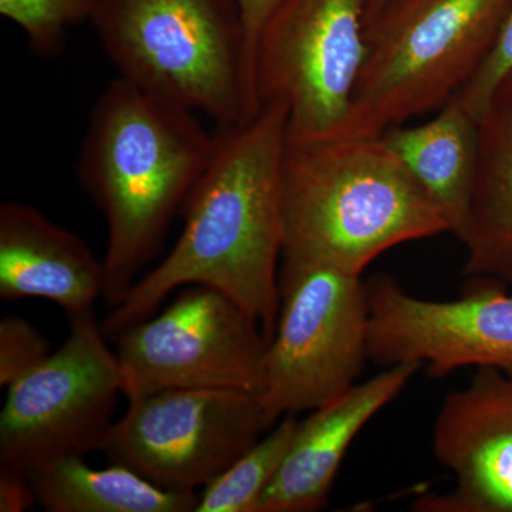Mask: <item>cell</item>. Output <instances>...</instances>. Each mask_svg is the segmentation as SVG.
<instances>
[{
    "label": "cell",
    "instance_id": "1",
    "mask_svg": "<svg viewBox=\"0 0 512 512\" xmlns=\"http://www.w3.org/2000/svg\"><path fill=\"white\" fill-rule=\"evenodd\" d=\"M288 120V104L274 100L251 120L218 128L214 156L185 201L180 238L101 322L107 339L150 318L171 292L190 285L227 293L272 338L281 305Z\"/></svg>",
    "mask_w": 512,
    "mask_h": 512
},
{
    "label": "cell",
    "instance_id": "2",
    "mask_svg": "<svg viewBox=\"0 0 512 512\" xmlns=\"http://www.w3.org/2000/svg\"><path fill=\"white\" fill-rule=\"evenodd\" d=\"M217 134L195 113L117 77L90 114L77 177L107 224L103 298L116 308L160 252L207 170Z\"/></svg>",
    "mask_w": 512,
    "mask_h": 512
},
{
    "label": "cell",
    "instance_id": "3",
    "mask_svg": "<svg viewBox=\"0 0 512 512\" xmlns=\"http://www.w3.org/2000/svg\"><path fill=\"white\" fill-rule=\"evenodd\" d=\"M284 252L362 275L404 242L450 232L416 178L380 137L286 141Z\"/></svg>",
    "mask_w": 512,
    "mask_h": 512
},
{
    "label": "cell",
    "instance_id": "4",
    "mask_svg": "<svg viewBox=\"0 0 512 512\" xmlns=\"http://www.w3.org/2000/svg\"><path fill=\"white\" fill-rule=\"evenodd\" d=\"M92 23L121 79L231 128L258 113L231 0H101Z\"/></svg>",
    "mask_w": 512,
    "mask_h": 512
},
{
    "label": "cell",
    "instance_id": "5",
    "mask_svg": "<svg viewBox=\"0 0 512 512\" xmlns=\"http://www.w3.org/2000/svg\"><path fill=\"white\" fill-rule=\"evenodd\" d=\"M512 0H386L366 22V56L339 133L380 137L441 109L483 66Z\"/></svg>",
    "mask_w": 512,
    "mask_h": 512
},
{
    "label": "cell",
    "instance_id": "6",
    "mask_svg": "<svg viewBox=\"0 0 512 512\" xmlns=\"http://www.w3.org/2000/svg\"><path fill=\"white\" fill-rule=\"evenodd\" d=\"M279 296L259 393L271 426L288 414L319 409L356 384L369 333L362 275L320 259L282 255Z\"/></svg>",
    "mask_w": 512,
    "mask_h": 512
},
{
    "label": "cell",
    "instance_id": "7",
    "mask_svg": "<svg viewBox=\"0 0 512 512\" xmlns=\"http://www.w3.org/2000/svg\"><path fill=\"white\" fill-rule=\"evenodd\" d=\"M94 313L70 318L56 352L6 387L0 467L30 474L64 457L101 451L123 396L116 352Z\"/></svg>",
    "mask_w": 512,
    "mask_h": 512
},
{
    "label": "cell",
    "instance_id": "8",
    "mask_svg": "<svg viewBox=\"0 0 512 512\" xmlns=\"http://www.w3.org/2000/svg\"><path fill=\"white\" fill-rule=\"evenodd\" d=\"M113 342L127 402L177 389L261 393L264 329L235 299L211 286L190 285Z\"/></svg>",
    "mask_w": 512,
    "mask_h": 512
},
{
    "label": "cell",
    "instance_id": "9",
    "mask_svg": "<svg viewBox=\"0 0 512 512\" xmlns=\"http://www.w3.org/2000/svg\"><path fill=\"white\" fill-rule=\"evenodd\" d=\"M367 0H282L254 59L259 109L288 104V138L330 136L348 120L366 56Z\"/></svg>",
    "mask_w": 512,
    "mask_h": 512
},
{
    "label": "cell",
    "instance_id": "10",
    "mask_svg": "<svg viewBox=\"0 0 512 512\" xmlns=\"http://www.w3.org/2000/svg\"><path fill=\"white\" fill-rule=\"evenodd\" d=\"M272 427L259 394L164 390L128 400L101 451L158 487L198 493Z\"/></svg>",
    "mask_w": 512,
    "mask_h": 512
},
{
    "label": "cell",
    "instance_id": "11",
    "mask_svg": "<svg viewBox=\"0 0 512 512\" xmlns=\"http://www.w3.org/2000/svg\"><path fill=\"white\" fill-rule=\"evenodd\" d=\"M366 291L367 359L376 365L420 363L434 377L468 366H512V293L497 284L481 282L453 301H429L377 275Z\"/></svg>",
    "mask_w": 512,
    "mask_h": 512
},
{
    "label": "cell",
    "instance_id": "12",
    "mask_svg": "<svg viewBox=\"0 0 512 512\" xmlns=\"http://www.w3.org/2000/svg\"><path fill=\"white\" fill-rule=\"evenodd\" d=\"M476 370L434 420L433 453L454 487L419 495L414 511L512 512V366Z\"/></svg>",
    "mask_w": 512,
    "mask_h": 512
},
{
    "label": "cell",
    "instance_id": "13",
    "mask_svg": "<svg viewBox=\"0 0 512 512\" xmlns=\"http://www.w3.org/2000/svg\"><path fill=\"white\" fill-rule=\"evenodd\" d=\"M420 363L386 367L299 421L284 463L255 512H315L328 505L340 464L357 434L403 392Z\"/></svg>",
    "mask_w": 512,
    "mask_h": 512
},
{
    "label": "cell",
    "instance_id": "14",
    "mask_svg": "<svg viewBox=\"0 0 512 512\" xmlns=\"http://www.w3.org/2000/svg\"><path fill=\"white\" fill-rule=\"evenodd\" d=\"M106 285L103 261L79 235L43 212L6 201L0 207V298H40L70 318L93 312Z\"/></svg>",
    "mask_w": 512,
    "mask_h": 512
},
{
    "label": "cell",
    "instance_id": "15",
    "mask_svg": "<svg viewBox=\"0 0 512 512\" xmlns=\"http://www.w3.org/2000/svg\"><path fill=\"white\" fill-rule=\"evenodd\" d=\"M382 138L443 212L451 234L464 242L476 188L478 121L453 97L434 119L389 128Z\"/></svg>",
    "mask_w": 512,
    "mask_h": 512
},
{
    "label": "cell",
    "instance_id": "16",
    "mask_svg": "<svg viewBox=\"0 0 512 512\" xmlns=\"http://www.w3.org/2000/svg\"><path fill=\"white\" fill-rule=\"evenodd\" d=\"M480 147L470 227L464 239L466 274L512 275V72L495 89L478 121Z\"/></svg>",
    "mask_w": 512,
    "mask_h": 512
},
{
    "label": "cell",
    "instance_id": "17",
    "mask_svg": "<svg viewBox=\"0 0 512 512\" xmlns=\"http://www.w3.org/2000/svg\"><path fill=\"white\" fill-rule=\"evenodd\" d=\"M37 504L49 512H195L200 493L165 490L123 464L93 468L64 457L30 474Z\"/></svg>",
    "mask_w": 512,
    "mask_h": 512
},
{
    "label": "cell",
    "instance_id": "18",
    "mask_svg": "<svg viewBox=\"0 0 512 512\" xmlns=\"http://www.w3.org/2000/svg\"><path fill=\"white\" fill-rule=\"evenodd\" d=\"M298 423L295 414L282 417L224 473L202 488L195 512H255L259 498L284 463Z\"/></svg>",
    "mask_w": 512,
    "mask_h": 512
},
{
    "label": "cell",
    "instance_id": "19",
    "mask_svg": "<svg viewBox=\"0 0 512 512\" xmlns=\"http://www.w3.org/2000/svg\"><path fill=\"white\" fill-rule=\"evenodd\" d=\"M101 0H0V15L18 25L37 56L52 59L66 45L67 32L92 22Z\"/></svg>",
    "mask_w": 512,
    "mask_h": 512
},
{
    "label": "cell",
    "instance_id": "20",
    "mask_svg": "<svg viewBox=\"0 0 512 512\" xmlns=\"http://www.w3.org/2000/svg\"><path fill=\"white\" fill-rule=\"evenodd\" d=\"M50 355L49 343L28 320H0V386L8 387Z\"/></svg>",
    "mask_w": 512,
    "mask_h": 512
},
{
    "label": "cell",
    "instance_id": "21",
    "mask_svg": "<svg viewBox=\"0 0 512 512\" xmlns=\"http://www.w3.org/2000/svg\"><path fill=\"white\" fill-rule=\"evenodd\" d=\"M512 72V10L505 20L500 36L490 55L454 99L464 107L477 121L483 117L491 97L503 82L505 76Z\"/></svg>",
    "mask_w": 512,
    "mask_h": 512
},
{
    "label": "cell",
    "instance_id": "22",
    "mask_svg": "<svg viewBox=\"0 0 512 512\" xmlns=\"http://www.w3.org/2000/svg\"><path fill=\"white\" fill-rule=\"evenodd\" d=\"M231 2L234 3L235 8L238 10L242 29H244L249 73H251L252 89H254L256 43H258L259 35H261L262 29H264L265 23L271 18L275 9L281 5L282 0H231Z\"/></svg>",
    "mask_w": 512,
    "mask_h": 512
},
{
    "label": "cell",
    "instance_id": "23",
    "mask_svg": "<svg viewBox=\"0 0 512 512\" xmlns=\"http://www.w3.org/2000/svg\"><path fill=\"white\" fill-rule=\"evenodd\" d=\"M37 504L35 488L28 473L0 467V511L23 512Z\"/></svg>",
    "mask_w": 512,
    "mask_h": 512
},
{
    "label": "cell",
    "instance_id": "24",
    "mask_svg": "<svg viewBox=\"0 0 512 512\" xmlns=\"http://www.w3.org/2000/svg\"><path fill=\"white\" fill-rule=\"evenodd\" d=\"M384 2H386V0H367V3H366V22H367V20L372 18L373 15H375L377 10L382 8V6L384 5Z\"/></svg>",
    "mask_w": 512,
    "mask_h": 512
},
{
    "label": "cell",
    "instance_id": "25",
    "mask_svg": "<svg viewBox=\"0 0 512 512\" xmlns=\"http://www.w3.org/2000/svg\"><path fill=\"white\" fill-rule=\"evenodd\" d=\"M510 284L512 285V275H511V279H510Z\"/></svg>",
    "mask_w": 512,
    "mask_h": 512
}]
</instances>
